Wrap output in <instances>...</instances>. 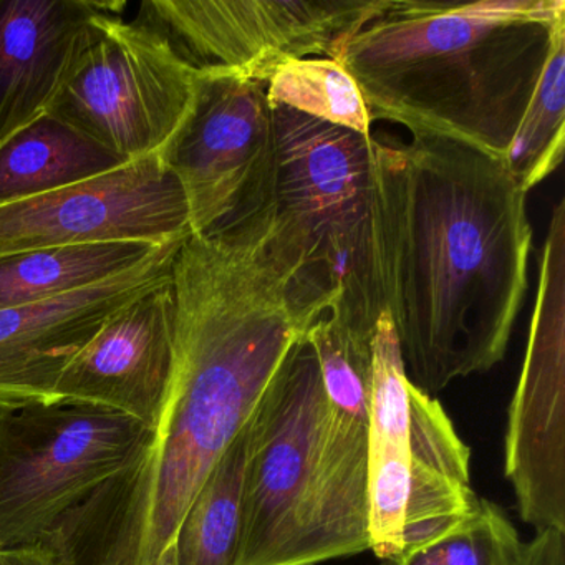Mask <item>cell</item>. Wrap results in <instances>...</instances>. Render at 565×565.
I'll use <instances>...</instances> for the list:
<instances>
[{
  "label": "cell",
  "instance_id": "6da1fadb",
  "mask_svg": "<svg viewBox=\"0 0 565 565\" xmlns=\"http://www.w3.org/2000/svg\"><path fill=\"white\" fill-rule=\"evenodd\" d=\"M264 236H190L173 267L177 373L150 445L61 522L81 565H157L191 502L313 326Z\"/></svg>",
  "mask_w": 565,
  "mask_h": 565
},
{
  "label": "cell",
  "instance_id": "7a4b0ae2",
  "mask_svg": "<svg viewBox=\"0 0 565 565\" xmlns=\"http://www.w3.org/2000/svg\"><path fill=\"white\" fill-rule=\"evenodd\" d=\"M373 148L383 306L406 376L435 398L508 352L527 292V191L502 158L458 141Z\"/></svg>",
  "mask_w": 565,
  "mask_h": 565
},
{
  "label": "cell",
  "instance_id": "3957f363",
  "mask_svg": "<svg viewBox=\"0 0 565 565\" xmlns=\"http://www.w3.org/2000/svg\"><path fill=\"white\" fill-rule=\"evenodd\" d=\"M565 14L501 19L491 0H388L335 61L370 118L504 160Z\"/></svg>",
  "mask_w": 565,
  "mask_h": 565
},
{
  "label": "cell",
  "instance_id": "277c9868",
  "mask_svg": "<svg viewBox=\"0 0 565 565\" xmlns=\"http://www.w3.org/2000/svg\"><path fill=\"white\" fill-rule=\"evenodd\" d=\"M276 193L267 250L297 309L373 337L385 312L373 138L279 105Z\"/></svg>",
  "mask_w": 565,
  "mask_h": 565
},
{
  "label": "cell",
  "instance_id": "5b68a950",
  "mask_svg": "<svg viewBox=\"0 0 565 565\" xmlns=\"http://www.w3.org/2000/svg\"><path fill=\"white\" fill-rule=\"evenodd\" d=\"M327 395L303 335L247 423L234 565H319L352 557L320 462Z\"/></svg>",
  "mask_w": 565,
  "mask_h": 565
},
{
  "label": "cell",
  "instance_id": "8992f818",
  "mask_svg": "<svg viewBox=\"0 0 565 565\" xmlns=\"http://www.w3.org/2000/svg\"><path fill=\"white\" fill-rule=\"evenodd\" d=\"M153 436L137 419L87 403L0 409V551L41 544Z\"/></svg>",
  "mask_w": 565,
  "mask_h": 565
},
{
  "label": "cell",
  "instance_id": "52a82bcc",
  "mask_svg": "<svg viewBox=\"0 0 565 565\" xmlns=\"http://www.w3.org/2000/svg\"><path fill=\"white\" fill-rule=\"evenodd\" d=\"M163 160L183 188L191 236L266 234L277 168L267 84L200 74L193 110Z\"/></svg>",
  "mask_w": 565,
  "mask_h": 565
},
{
  "label": "cell",
  "instance_id": "ba28073f",
  "mask_svg": "<svg viewBox=\"0 0 565 565\" xmlns=\"http://www.w3.org/2000/svg\"><path fill=\"white\" fill-rule=\"evenodd\" d=\"M200 74L161 35L124 14L100 18L47 114L127 161L163 154L196 100Z\"/></svg>",
  "mask_w": 565,
  "mask_h": 565
},
{
  "label": "cell",
  "instance_id": "9c48e42d",
  "mask_svg": "<svg viewBox=\"0 0 565 565\" xmlns=\"http://www.w3.org/2000/svg\"><path fill=\"white\" fill-rule=\"evenodd\" d=\"M388 0H145L135 21L157 32L198 74L267 84L284 62L335 61L347 39Z\"/></svg>",
  "mask_w": 565,
  "mask_h": 565
},
{
  "label": "cell",
  "instance_id": "30bf717a",
  "mask_svg": "<svg viewBox=\"0 0 565 565\" xmlns=\"http://www.w3.org/2000/svg\"><path fill=\"white\" fill-rule=\"evenodd\" d=\"M504 476L519 518L565 532V203L554 207L541 259L527 352L504 436Z\"/></svg>",
  "mask_w": 565,
  "mask_h": 565
},
{
  "label": "cell",
  "instance_id": "8fae6325",
  "mask_svg": "<svg viewBox=\"0 0 565 565\" xmlns=\"http://www.w3.org/2000/svg\"><path fill=\"white\" fill-rule=\"evenodd\" d=\"M190 236L186 198L163 154L0 206V257L72 244L168 243Z\"/></svg>",
  "mask_w": 565,
  "mask_h": 565
},
{
  "label": "cell",
  "instance_id": "7c38bea8",
  "mask_svg": "<svg viewBox=\"0 0 565 565\" xmlns=\"http://www.w3.org/2000/svg\"><path fill=\"white\" fill-rule=\"evenodd\" d=\"M173 274L125 303L75 355L55 402L87 403L157 429L177 373Z\"/></svg>",
  "mask_w": 565,
  "mask_h": 565
},
{
  "label": "cell",
  "instance_id": "4fadbf2b",
  "mask_svg": "<svg viewBox=\"0 0 565 565\" xmlns=\"http://www.w3.org/2000/svg\"><path fill=\"white\" fill-rule=\"evenodd\" d=\"M184 241L134 269L78 292L0 310V409L55 403L62 373L105 320L173 274Z\"/></svg>",
  "mask_w": 565,
  "mask_h": 565
},
{
  "label": "cell",
  "instance_id": "5bb4252c",
  "mask_svg": "<svg viewBox=\"0 0 565 565\" xmlns=\"http://www.w3.org/2000/svg\"><path fill=\"white\" fill-rule=\"evenodd\" d=\"M127 2L0 0V145L51 110L98 21Z\"/></svg>",
  "mask_w": 565,
  "mask_h": 565
},
{
  "label": "cell",
  "instance_id": "9a60e30c",
  "mask_svg": "<svg viewBox=\"0 0 565 565\" xmlns=\"http://www.w3.org/2000/svg\"><path fill=\"white\" fill-rule=\"evenodd\" d=\"M372 399L369 418L370 551L396 557L403 548V521L409 478V380L388 313L372 337Z\"/></svg>",
  "mask_w": 565,
  "mask_h": 565
},
{
  "label": "cell",
  "instance_id": "2e32d148",
  "mask_svg": "<svg viewBox=\"0 0 565 565\" xmlns=\"http://www.w3.org/2000/svg\"><path fill=\"white\" fill-rule=\"evenodd\" d=\"M469 459L471 452L441 403L409 383V478L402 552L443 537L476 511L479 498L471 488Z\"/></svg>",
  "mask_w": 565,
  "mask_h": 565
},
{
  "label": "cell",
  "instance_id": "e0dca14e",
  "mask_svg": "<svg viewBox=\"0 0 565 565\" xmlns=\"http://www.w3.org/2000/svg\"><path fill=\"white\" fill-rule=\"evenodd\" d=\"M127 163L54 115H42L0 145V206L94 180Z\"/></svg>",
  "mask_w": 565,
  "mask_h": 565
},
{
  "label": "cell",
  "instance_id": "ac0fdd59",
  "mask_svg": "<svg viewBox=\"0 0 565 565\" xmlns=\"http://www.w3.org/2000/svg\"><path fill=\"white\" fill-rule=\"evenodd\" d=\"M170 243L173 241H107L2 256L0 310L31 306L97 286L134 269Z\"/></svg>",
  "mask_w": 565,
  "mask_h": 565
},
{
  "label": "cell",
  "instance_id": "d6986e66",
  "mask_svg": "<svg viewBox=\"0 0 565 565\" xmlns=\"http://www.w3.org/2000/svg\"><path fill=\"white\" fill-rule=\"evenodd\" d=\"M246 445L247 426L191 502L174 537L177 565L236 564Z\"/></svg>",
  "mask_w": 565,
  "mask_h": 565
},
{
  "label": "cell",
  "instance_id": "ffe728a7",
  "mask_svg": "<svg viewBox=\"0 0 565 565\" xmlns=\"http://www.w3.org/2000/svg\"><path fill=\"white\" fill-rule=\"evenodd\" d=\"M565 25L555 32L544 71L522 115L504 163L525 191L541 184L564 160Z\"/></svg>",
  "mask_w": 565,
  "mask_h": 565
},
{
  "label": "cell",
  "instance_id": "44dd1931",
  "mask_svg": "<svg viewBox=\"0 0 565 565\" xmlns=\"http://www.w3.org/2000/svg\"><path fill=\"white\" fill-rule=\"evenodd\" d=\"M269 105L372 137V118L359 85L340 62L327 57L284 62L267 81Z\"/></svg>",
  "mask_w": 565,
  "mask_h": 565
},
{
  "label": "cell",
  "instance_id": "7402d4cb",
  "mask_svg": "<svg viewBox=\"0 0 565 565\" xmlns=\"http://www.w3.org/2000/svg\"><path fill=\"white\" fill-rule=\"evenodd\" d=\"M524 542L508 512L479 498L476 511L458 527L382 565H521Z\"/></svg>",
  "mask_w": 565,
  "mask_h": 565
},
{
  "label": "cell",
  "instance_id": "603a6c76",
  "mask_svg": "<svg viewBox=\"0 0 565 565\" xmlns=\"http://www.w3.org/2000/svg\"><path fill=\"white\" fill-rule=\"evenodd\" d=\"M521 565H565V532H535L532 541L524 544Z\"/></svg>",
  "mask_w": 565,
  "mask_h": 565
},
{
  "label": "cell",
  "instance_id": "cb8c5ba5",
  "mask_svg": "<svg viewBox=\"0 0 565 565\" xmlns=\"http://www.w3.org/2000/svg\"><path fill=\"white\" fill-rule=\"evenodd\" d=\"M0 565H57L51 552L42 544L25 545V547L2 548Z\"/></svg>",
  "mask_w": 565,
  "mask_h": 565
},
{
  "label": "cell",
  "instance_id": "d4e9b609",
  "mask_svg": "<svg viewBox=\"0 0 565 565\" xmlns=\"http://www.w3.org/2000/svg\"><path fill=\"white\" fill-rule=\"evenodd\" d=\"M157 565H177V551H174V542L161 554Z\"/></svg>",
  "mask_w": 565,
  "mask_h": 565
}]
</instances>
